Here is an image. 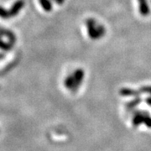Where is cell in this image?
I'll return each mask as SVG.
<instances>
[{"label": "cell", "mask_w": 151, "mask_h": 151, "mask_svg": "<svg viewBox=\"0 0 151 151\" xmlns=\"http://www.w3.org/2000/svg\"><path fill=\"white\" fill-rule=\"evenodd\" d=\"M142 91L143 92H151V87H147V86H145L142 88Z\"/></svg>", "instance_id": "11"}, {"label": "cell", "mask_w": 151, "mask_h": 151, "mask_svg": "<svg viewBox=\"0 0 151 151\" xmlns=\"http://www.w3.org/2000/svg\"><path fill=\"white\" fill-rule=\"evenodd\" d=\"M121 93H122V95H124V96H132V95H136L134 93H136L135 91H133V90H131V89H123V90H121Z\"/></svg>", "instance_id": "10"}, {"label": "cell", "mask_w": 151, "mask_h": 151, "mask_svg": "<svg viewBox=\"0 0 151 151\" xmlns=\"http://www.w3.org/2000/svg\"><path fill=\"white\" fill-rule=\"evenodd\" d=\"M55 2L57 4H59V5H61L64 2H65V0H55Z\"/></svg>", "instance_id": "12"}, {"label": "cell", "mask_w": 151, "mask_h": 151, "mask_svg": "<svg viewBox=\"0 0 151 151\" xmlns=\"http://www.w3.org/2000/svg\"><path fill=\"white\" fill-rule=\"evenodd\" d=\"M139 13L143 16H147L150 14V7L147 4V0H139Z\"/></svg>", "instance_id": "5"}, {"label": "cell", "mask_w": 151, "mask_h": 151, "mask_svg": "<svg viewBox=\"0 0 151 151\" xmlns=\"http://www.w3.org/2000/svg\"><path fill=\"white\" fill-rule=\"evenodd\" d=\"M86 25L89 37L92 40H97L100 38L98 32H97V24L95 21V19H87L86 20Z\"/></svg>", "instance_id": "1"}, {"label": "cell", "mask_w": 151, "mask_h": 151, "mask_svg": "<svg viewBox=\"0 0 151 151\" xmlns=\"http://www.w3.org/2000/svg\"><path fill=\"white\" fill-rule=\"evenodd\" d=\"M64 85L67 89H70V90L72 89L73 85H74V79H73L72 74L65 77V81H64Z\"/></svg>", "instance_id": "8"}, {"label": "cell", "mask_w": 151, "mask_h": 151, "mask_svg": "<svg viewBox=\"0 0 151 151\" xmlns=\"http://www.w3.org/2000/svg\"><path fill=\"white\" fill-rule=\"evenodd\" d=\"M0 18L4 19H9L11 18L9 11L7 10L6 9L1 7V6H0Z\"/></svg>", "instance_id": "9"}, {"label": "cell", "mask_w": 151, "mask_h": 151, "mask_svg": "<svg viewBox=\"0 0 151 151\" xmlns=\"http://www.w3.org/2000/svg\"><path fill=\"white\" fill-rule=\"evenodd\" d=\"M24 7V0H17L16 2L12 5L9 9L11 17H15L19 14V13L23 9Z\"/></svg>", "instance_id": "4"}, {"label": "cell", "mask_w": 151, "mask_h": 151, "mask_svg": "<svg viewBox=\"0 0 151 151\" xmlns=\"http://www.w3.org/2000/svg\"><path fill=\"white\" fill-rule=\"evenodd\" d=\"M147 103H149L151 105V98H149V99H147Z\"/></svg>", "instance_id": "14"}, {"label": "cell", "mask_w": 151, "mask_h": 151, "mask_svg": "<svg viewBox=\"0 0 151 151\" xmlns=\"http://www.w3.org/2000/svg\"><path fill=\"white\" fill-rule=\"evenodd\" d=\"M72 76H73V79H74V85L70 91L75 92L77 91L80 85H81V83H82L83 78H84V70L82 69H77L72 73Z\"/></svg>", "instance_id": "2"}, {"label": "cell", "mask_w": 151, "mask_h": 151, "mask_svg": "<svg viewBox=\"0 0 151 151\" xmlns=\"http://www.w3.org/2000/svg\"><path fill=\"white\" fill-rule=\"evenodd\" d=\"M3 58H4V54H3V53H0V60H2Z\"/></svg>", "instance_id": "13"}, {"label": "cell", "mask_w": 151, "mask_h": 151, "mask_svg": "<svg viewBox=\"0 0 151 151\" xmlns=\"http://www.w3.org/2000/svg\"><path fill=\"white\" fill-rule=\"evenodd\" d=\"M39 2L45 11L50 12L52 10V4H51L50 0H39Z\"/></svg>", "instance_id": "6"}, {"label": "cell", "mask_w": 151, "mask_h": 151, "mask_svg": "<svg viewBox=\"0 0 151 151\" xmlns=\"http://www.w3.org/2000/svg\"><path fill=\"white\" fill-rule=\"evenodd\" d=\"M6 37L9 40V42L11 43L13 45H14V44L16 43L17 38L16 35H14V33L12 32L11 30L4 28H0V38Z\"/></svg>", "instance_id": "3"}, {"label": "cell", "mask_w": 151, "mask_h": 151, "mask_svg": "<svg viewBox=\"0 0 151 151\" xmlns=\"http://www.w3.org/2000/svg\"><path fill=\"white\" fill-rule=\"evenodd\" d=\"M13 45L9 43V41L5 42L4 40H3L2 38H0V50H4V51H9L13 48Z\"/></svg>", "instance_id": "7"}]
</instances>
